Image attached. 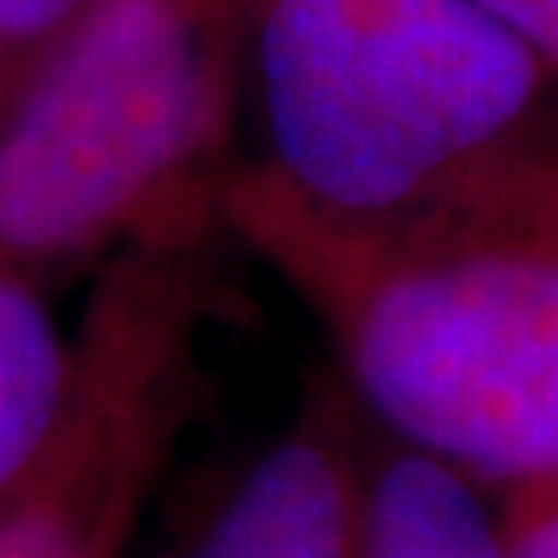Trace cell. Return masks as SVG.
Instances as JSON below:
<instances>
[{
    "label": "cell",
    "instance_id": "52a82bcc",
    "mask_svg": "<svg viewBox=\"0 0 558 558\" xmlns=\"http://www.w3.org/2000/svg\"><path fill=\"white\" fill-rule=\"evenodd\" d=\"M75 389L66 343L29 274L0 265V500L34 476Z\"/></svg>",
    "mask_w": 558,
    "mask_h": 558
},
{
    "label": "cell",
    "instance_id": "9c48e42d",
    "mask_svg": "<svg viewBox=\"0 0 558 558\" xmlns=\"http://www.w3.org/2000/svg\"><path fill=\"white\" fill-rule=\"evenodd\" d=\"M509 558H558V480L500 493Z\"/></svg>",
    "mask_w": 558,
    "mask_h": 558
},
{
    "label": "cell",
    "instance_id": "5b68a950",
    "mask_svg": "<svg viewBox=\"0 0 558 558\" xmlns=\"http://www.w3.org/2000/svg\"><path fill=\"white\" fill-rule=\"evenodd\" d=\"M364 472L339 401H323L253 459L186 558H356Z\"/></svg>",
    "mask_w": 558,
    "mask_h": 558
},
{
    "label": "cell",
    "instance_id": "30bf717a",
    "mask_svg": "<svg viewBox=\"0 0 558 558\" xmlns=\"http://www.w3.org/2000/svg\"><path fill=\"white\" fill-rule=\"evenodd\" d=\"M493 17L513 29L530 54L546 66L550 83L558 80V0H480Z\"/></svg>",
    "mask_w": 558,
    "mask_h": 558
},
{
    "label": "cell",
    "instance_id": "ba28073f",
    "mask_svg": "<svg viewBox=\"0 0 558 558\" xmlns=\"http://www.w3.org/2000/svg\"><path fill=\"white\" fill-rule=\"evenodd\" d=\"M83 4L87 0H0V71L13 75V87ZM0 104H4V83H0Z\"/></svg>",
    "mask_w": 558,
    "mask_h": 558
},
{
    "label": "cell",
    "instance_id": "277c9868",
    "mask_svg": "<svg viewBox=\"0 0 558 558\" xmlns=\"http://www.w3.org/2000/svg\"><path fill=\"white\" fill-rule=\"evenodd\" d=\"M191 286L170 248L112 265L75 343V389L50 451L0 500V558H120L179 422Z\"/></svg>",
    "mask_w": 558,
    "mask_h": 558
},
{
    "label": "cell",
    "instance_id": "8992f818",
    "mask_svg": "<svg viewBox=\"0 0 558 558\" xmlns=\"http://www.w3.org/2000/svg\"><path fill=\"white\" fill-rule=\"evenodd\" d=\"M356 558H509L493 488L418 447H389L364 472Z\"/></svg>",
    "mask_w": 558,
    "mask_h": 558
},
{
    "label": "cell",
    "instance_id": "3957f363",
    "mask_svg": "<svg viewBox=\"0 0 558 558\" xmlns=\"http://www.w3.org/2000/svg\"><path fill=\"white\" fill-rule=\"evenodd\" d=\"M220 141L203 0H87L0 104V265L179 244Z\"/></svg>",
    "mask_w": 558,
    "mask_h": 558
},
{
    "label": "cell",
    "instance_id": "6da1fadb",
    "mask_svg": "<svg viewBox=\"0 0 558 558\" xmlns=\"http://www.w3.org/2000/svg\"><path fill=\"white\" fill-rule=\"evenodd\" d=\"M220 203L393 439L493 493L558 480V141L389 220H327L257 170Z\"/></svg>",
    "mask_w": 558,
    "mask_h": 558
},
{
    "label": "cell",
    "instance_id": "7a4b0ae2",
    "mask_svg": "<svg viewBox=\"0 0 558 558\" xmlns=\"http://www.w3.org/2000/svg\"><path fill=\"white\" fill-rule=\"evenodd\" d=\"M265 158L327 220H389L538 145L550 75L480 0H260Z\"/></svg>",
    "mask_w": 558,
    "mask_h": 558
}]
</instances>
